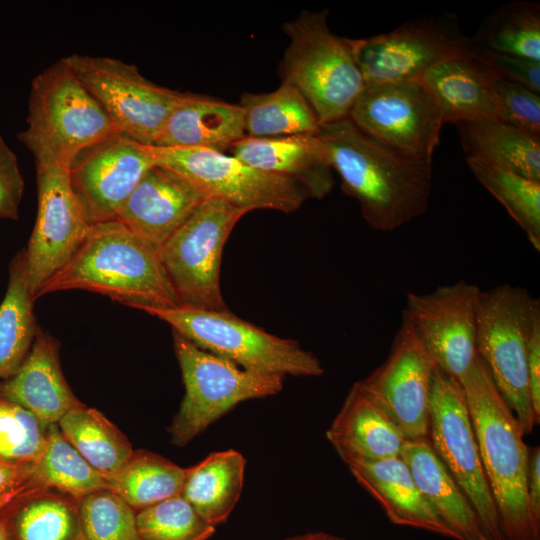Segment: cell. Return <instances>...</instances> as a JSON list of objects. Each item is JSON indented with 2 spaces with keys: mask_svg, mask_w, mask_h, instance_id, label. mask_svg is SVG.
I'll return each instance as SVG.
<instances>
[{
  "mask_svg": "<svg viewBox=\"0 0 540 540\" xmlns=\"http://www.w3.org/2000/svg\"><path fill=\"white\" fill-rule=\"evenodd\" d=\"M318 134L342 190L357 200L372 229L394 231L425 214L432 192V158L378 141L349 117L320 126Z\"/></svg>",
  "mask_w": 540,
  "mask_h": 540,
  "instance_id": "cell-1",
  "label": "cell"
},
{
  "mask_svg": "<svg viewBox=\"0 0 540 540\" xmlns=\"http://www.w3.org/2000/svg\"><path fill=\"white\" fill-rule=\"evenodd\" d=\"M85 290L149 311L180 305L159 250L118 220L91 225L74 254L40 289L43 295Z\"/></svg>",
  "mask_w": 540,
  "mask_h": 540,
  "instance_id": "cell-2",
  "label": "cell"
},
{
  "mask_svg": "<svg viewBox=\"0 0 540 540\" xmlns=\"http://www.w3.org/2000/svg\"><path fill=\"white\" fill-rule=\"evenodd\" d=\"M459 383L506 540H540L528 504L529 448L517 418L479 356Z\"/></svg>",
  "mask_w": 540,
  "mask_h": 540,
  "instance_id": "cell-3",
  "label": "cell"
},
{
  "mask_svg": "<svg viewBox=\"0 0 540 540\" xmlns=\"http://www.w3.org/2000/svg\"><path fill=\"white\" fill-rule=\"evenodd\" d=\"M328 14L304 10L284 24L289 45L278 69L282 83L295 86L309 102L320 126L348 117L365 87L351 38L331 32Z\"/></svg>",
  "mask_w": 540,
  "mask_h": 540,
  "instance_id": "cell-4",
  "label": "cell"
},
{
  "mask_svg": "<svg viewBox=\"0 0 540 540\" xmlns=\"http://www.w3.org/2000/svg\"><path fill=\"white\" fill-rule=\"evenodd\" d=\"M26 123L18 140L34 160L53 158L67 164L83 148L116 132L65 57L33 78Z\"/></svg>",
  "mask_w": 540,
  "mask_h": 540,
  "instance_id": "cell-5",
  "label": "cell"
},
{
  "mask_svg": "<svg viewBox=\"0 0 540 540\" xmlns=\"http://www.w3.org/2000/svg\"><path fill=\"white\" fill-rule=\"evenodd\" d=\"M539 300L520 286L502 284L481 291L477 307L476 348L523 434L539 424L531 402L527 347Z\"/></svg>",
  "mask_w": 540,
  "mask_h": 540,
  "instance_id": "cell-6",
  "label": "cell"
},
{
  "mask_svg": "<svg viewBox=\"0 0 540 540\" xmlns=\"http://www.w3.org/2000/svg\"><path fill=\"white\" fill-rule=\"evenodd\" d=\"M146 313L166 322L199 348L250 371L313 377L324 372L319 359L297 341L270 334L229 310L179 305Z\"/></svg>",
  "mask_w": 540,
  "mask_h": 540,
  "instance_id": "cell-7",
  "label": "cell"
},
{
  "mask_svg": "<svg viewBox=\"0 0 540 540\" xmlns=\"http://www.w3.org/2000/svg\"><path fill=\"white\" fill-rule=\"evenodd\" d=\"M173 344L185 387L168 428L177 447L186 446L238 403L271 396L283 388L284 376L244 369L174 331Z\"/></svg>",
  "mask_w": 540,
  "mask_h": 540,
  "instance_id": "cell-8",
  "label": "cell"
},
{
  "mask_svg": "<svg viewBox=\"0 0 540 540\" xmlns=\"http://www.w3.org/2000/svg\"><path fill=\"white\" fill-rule=\"evenodd\" d=\"M246 213L222 198L207 196L162 245L160 257L180 305L229 310L220 288L222 252Z\"/></svg>",
  "mask_w": 540,
  "mask_h": 540,
  "instance_id": "cell-9",
  "label": "cell"
},
{
  "mask_svg": "<svg viewBox=\"0 0 540 540\" xmlns=\"http://www.w3.org/2000/svg\"><path fill=\"white\" fill-rule=\"evenodd\" d=\"M65 59L115 131L146 146L156 143L186 93L151 82L136 65L120 59L79 53Z\"/></svg>",
  "mask_w": 540,
  "mask_h": 540,
  "instance_id": "cell-10",
  "label": "cell"
},
{
  "mask_svg": "<svg viewBox=\"0 0 540 540\" xmlns=\"http://www.w3.org/2000/svg\"><path fill=\"white\" fill-rule=\"evenodd\" d=\"M428 439L475 510L486 538L506 540L484 473L462 386L437 366L430 392Z\"/></svg>",
  "mask_w": 540,
  "mask_h": 540,
  "instance_id": "cell-11",
  "label": "cell"
},
{
  "mask_svg": "<svg viewBox=\"0 0 540 540\" xmlns=\"http://www.w3.org/2000/svg\"><path fill=\"white\" fill-rule=\"evenodd\" d=\"M157 165L184 176L207 196L222 198L250 212L299 209L309 197L296 181L251 167L234 156L206 148L150 146Z\"/></svg>",
  "mask_w": 540,
  "mask_h": 540,
  "instance_id": "cell-12",
  "label": "cell"
},
{
  "mask_svg": "<svg viewBox=\"0 0 540 540\" xmlns=\"http://www.w3.org/2000/svg\"><path fill=\"white\" fill-rule=\"evenodd\" d=\"M355 61L366 84L419 80L448 59L473 53L454 14L422 17L368 38L351 39Z\"/></svg>",
  "mask_w": 540,
  "mask_h": 540,
  "instance_id": "cell-13",
  "label": "cell"
},
{
  "mask_svg": "<svg viewBox=\"0 0 540 540\" xmlns=\"http://www.w3.org/2000/svg\"><path fill=\"white\" fill-rule=\"evenodd\" d=\"M38 208L25 250L26 272L35 300L42 286L77 252L89 223L73 191L69 164L35 160Z\"/></svg>",
  "mask_w": 540,
  "mask_h": 540,
  "instance_id": "cell-14",
  "label": "cell"
},
{
  "mask_svg": "<svg viewBox=\"0 0 540 540\" xmlns=\"http://www.w3.org/2000/svg\"><path fill=\"white\" fill-rule=\"evenodd\" d=\"M348 117L365 134L404 152L432 158L442 113L419 80L366 84Z\"/></svg>",
  "mask_w": 540,
  "mask_h": 540,
  "instance_id": "cell-15",
  "label": "cell"
},
{
  "mask_svg": "<svg viewBox=\"0 0 540 540\" xmlns=\"http://www.w3.org/2000/svg\"><path fill=\"white\" fill-rule=\"evenodd\" d=\"M481 291L476 284L461 279L428 293L406 295L403 314L435 365L458 382L478 356L476 324Z\"/></svg>",
  "mask_w": 540,
  "mask_h": 540,
  "instance_id": "cell-16",
  "label": "cell"
},
{
  "mask_svg": "<svg viewBox=\"0 0 540 540\" xmlns=\"http://www.w3.org/2000/svg\"><path fill=\"white\" fill-rule=\"evenodd\" d=\"M435 363L402 313L385 361L357 382L406 441L428 438L429 402Z\"/></svg>",
  "mask_w": 540,
  "mask_h": 540,
  "instance_id": "cell-17",
  "label": "cell"
},
{
  "mask_svg": "<svg viewBox=\"0 0 540 540\" xmlns=\"http://www.w3.org/2000/svg\"><path fill=\"white\" fill-rule=\"evenodd\" d=\"M153 165L150 146L118 132L79 151L69 164L70 181L89 225L116 219Z\"/></svg>",
  "mask_w": 540,
  "mask_h": 540,
  "instance_id": "cell-18",
  "label": "cell"
},
{
  "mask_svg": "<svg viewBox=\"0 0 540 540\" xmlns=\"http://www.w3.org/2000/svg\"><path fill=\"white\" fill-rule=\"evenodd\" d=\"M206 197L184 176L155 164L124 201L116 220L160 250Z\"/></svg>",
  "mask_w": 540,
  "mask_h": 540,
  "instance_id": "cell-19",
  "label": "cell"
},
{
  "mask_svg": "<svg viewBox=\"0 0 540 540\" xmlns=\"http://www.w3.org/2000/svg\"><path fill=\"white\" fill-rule=\"evenodd\" d=\"M230 149L232 156L251 167L296 181L309 197L320 199L333 187L332 168L318 133L266 138L245 135Z\"/></svg>",
  "mask_w": 540,
  "mask_h": 540,
  "instance_id": "cell-20",
  "label": "cell"
},
{
  "mask_svg": "<svg viewBox=\"0 0 540 540\" xmlns=\"http://www.w3.org/2000/svg\"><path fill=\"white\" fill-rule=\"evenodd\" d=\"M59 342L38 327L31 350L18 371L0 382V395L33 413L45 425L57 424L82 403L68 385L60 364Z\"/></svg>",
  "mask_w": 540,
  "mask_h": 540,
  "instance_id": "cell-21",
  "label": "cell"
},
{
  "mask_svg": "<svg viewBox=\"0 0 540 540\" xmlns=\"http://www.w3.org/2000/svg\"><path fill=\"white\" fill-rule=\"evenodd\" d=\"M493 77L494 71L472 53L437 64L419 81L438 105L444 124L482 119L502 121Z\"/></svg>",
  "mask_w": 540,
  "mask_h": 540,
  "instance_id": "cell-22",
  "label": "cell"
},
{
  "mask_svg": "<svg viewBox=\"0 0 540 540\" xmlns=\"http://www.w3.org/2000/svg\"><path fill=\"white\" fill-rule=\"evenodd\" d=\"M349 470L359 485L382 507L389 521L457 540L418 489L410 469L398 457L353 462Z\"/></svg>",
  "mask_w": 540,
  "mask_h": 540,
  "instance_id": "cell-23",
  "label": "cell"
},
{
  "mask_svg": "<svg viewBox=\"0 0 540 540\" xmlns=\"http://www.w3.org/2000/svg\"><path fill=\"white\" fill-rule=\"evenodd\" d=\"M326 437L347 465L398 457L406 442L357 382L346 395Z\"/></svg>",
  "mask_w": 540,
  "mask_h": 540,
  "instance_id": "cell-24",
  "label": "cell"
},
{
  "mask_svg": "<svg viewBox=\"0 0 540 540\" xmlns=\"http://www.w3.org/2000/svg\"><path fill=\"white\" fill-rule=\"evenodd\" d=\"M245 135L244 111L239 104L186 92L153 146L223 152Z\"/></svg>",
  "mask_w": 540,
  "mask_h": 540,
  "instance_id": "cell-25",
  "label": "cell"
},
{
  "mask_svg": "<svg viewBox=\"0 0 540 540\" xmlns=\"http://www.w3.org/2000/svg\"><path fill=\"white\" fill-rule=\"evenodd\" d=\"M430 507L457 540H488L469 500L428 438L406 441L400 453Z\"/></svg>",
  "mask_w": 540,
  "mask_h": 540,
  "instance_id": "cell-26",
  "label": "cell"
},
{
  "mask_svg": "<svg viewBox=\"0 0 540 540\" xmlns=\"http://www.w3.org/2000/svg\"><path fill=\"white\" fill-rule=\"evenodd\" d=\"M0 517L9 540H85L78 501L53 489L28 485Z\"/></svg>",
  "mask_w": 540,
  "mask_h": 540,
  "instance_id": "cell-27",
  "label": "cell"
},
{
  "mask_svg": "<svg viewBox=\"0 0 540 540\" xmlns=\"http://www.w3.org/2000/svg\"><path fill=\"white\" fill-rule=\"evenodd\" d=\"M455 126L467 158L540 181V136L493 119L463 121Z\"/></svg>",
  "mask_w": 540,
  "mask_h": 540,
  "instance_id": "cell-28",
  "label": "cell"
},
{
  "mask_svg": "<svg viewBox=\"0 0 540 540\" xmlns=\"http://www.w3.org/2000/svg\"><path fill=\"white\" fill-rule=\"evenodd\" d=\"M246 460L235 450L209 454L187 468L180 496L209 524L227 520L243 488Z\"/></svg>",
  "mask_w": 540,
  "mask_h": 540,
  "instance_id": "cell-29",
  "label": "cell"
},
{
  "mask_svg": "<svg viewBox=\"0 0 540 540\" xmlns=\"http://www.w3.org/2000/svg\"><path fill=\"white\" fill-rule=\"evenodd\" d=\"M27 279L24 248L9 264L5 296L0 304V382L21 367L33 345L38 326Z\"/></svg>",
  "mask_w": 540,
  "mask_h": 540,
  "instance_id": "cell-30",
  "label": "cell"
},
{
  "mask_svg": "<svg viewBox=\"0 0 540 540\" xmlns=\"http://www.w3.org/2000/svg\"><path fill=\"white\" fill-rule=\"evenodd\" d=\"M239 105L244 111L245 134L254 138L317 134L320 124L313 108L293 85L282 83L268 93L245 92Z\"/></svg>",
  "mask_w": 540,
  "mask_h": 540,
  "instance_id": "cell-31",
  "label": "cell"
},
{
  "mask_svg": "<svg viewBox=\"0 0 540 540\" xmlns=\"http://www.w3.org/2000/svg\"><path fill=\"white\" fill-rule=\"evenodd\" d=\"M185 473L186 469L158 454L137 450L105 479L107 489L138 512L180 496Z\"/></svg>",
  "mask_w": 540,
  "mask_h": 540,
  "instance_id": "cell-32",
  "label": "cell"
},
{
  "mask_svg": "<svg viewBox=\"0 0 540 540\" xmlns=\"http://www.w3.org/2000/svg\"><path fill=\"white\" fill-rule=\"evenodd\" d=\"M66 440L104 477L117 471L133 454L127 437L100 411L83 403L57 423Z\"/></svg>",
  "mask_w": 540,
  "mask_h": 540,
  "instance_id": "cell-33",
  "label": "cell"
},
{
  "mask_svg": "<svg viewBox=\"0 0 540 540\" xmlns=\"http://www.w3.org/2000/svg\"><path fill=\"white\" fill-rule=\"evenodd\" d=\"M27 483L59 491L77 501L107 489L105 477L66 440L57 424L48 427L46 446L32 465Z\"/></svg>",
  "mask_w": 540,
  "mask_h": 540,
  "instance_id": "cell-34",
  "label": "cell"
},
{
  "mask_svg": "<svg viewBox=\"0 0 540 540\" xmlns=\"http://www.w3.org/2000/svg\"><path fill=\"white\" fill-rule=\"evenodd\" d=\"M473 42L491 51L540 62V5L515 1L499 6L480 24Z\"/></svg>",
  "mask_w": 540,
  "mask_h": 540,
  "instance_id": "cell-35",
  "label": "cell"
},
{
  "mask_svg": "<svg viewBox=\"0 0 540 540\" xmlns=\"http://www.w3.org/2000/svg\"><path fill=\"white\" fill-rule=\"evenodd\" d=\"M467 164L490 194L525 232L531 245L540 250V181L525 178L475 158Z\"/></svg>",
  "mask_w": 540,
  "mask_h": 540,
  "instance_id": "cell-36",
  "label": "cell"
},
{
  "mask_svg": "<svg viewBox=\"0 0 540 540\" xmlns=\"http://www.w3.org/2000/svg\"><path fill=\"white\" fill-rule=\"evenodd\" d=\"M136 524L141 540H207L215 533L181 496L136 512Z\"/></svg>",
  "mask_w": 540,
  "mask_h": 540,
  "instance_id": "cell-37",
  "label": "cell"
},
{
  "mask_svg": "<svg viewBox=\"0 0 540 540\" xmlns=\"http://www.w3.org/2000/svg\"><path fill=\"white\" fill-rule=\"evenodd\" d=\"M49 426L0 395V462L33 465L44 451Z\"/></svg>",
  "mask_w": 540,
  "mask_h": 540,
  "instance_id": "cell-38",
  "label": "cell"
},
{
  "mask_svg": "<svg viewBox=\"0 0 540 540\" xmlns=\"http://www.w3.org/2000/svg\"><path fill=\"white\" fill-rule=\"evenodd\" d=\"M78 512L85 540H141L136 511L108 489L80 499Z\"/></svg>",
  "mask_w": 540,
  "mask_h": 540,
  "instance_id": "cell-39",
  "label": "cell"
},
{
  "mask_svg": "<svg viewBox=\"0 0 540 540\" xmlns=\"http://www.w3.org/2000/svg\"><path fill=\"white\" fill-rule=\"evenodd\" d=\"M493 86L501 107L502 121L540 136V94L495 72Z\"/></svg>",
  "mask_w": 540,
  "mask_h": 540,
  "instance_id": "cell-40",
  "label": "cell"
},
{
  "mask_svg": "<svg viewBox=\"0 0 540 540\" xmlns=\"http://www.w3.org/2000/svg\"><path fill=\"white\" fill-rule=\"evenodd\" d=\"M473 56L497 75L540 94V62L491 51L476 44Z\"/></svg>",
  "mask_w": 540,
  "mask_h": 540,
  "instance_id": "cell-41",
  "label": "cell"
},
{
  "mask_svg": "<svg viewBox=\"0 0 540 540\" xmlns=\"http://www.w3.org/2000/svg\"><path fill=\"white\" fill-rule=\"evenodd\" d=\"M24 178L14 151L0 134V219L17 220Z\"/></svg>",
  "mask_w": 540,
  "mask_h": 540,
  "instance_id": "cell-42",
  "label": "cell"
},
{
  "mask_svg": "<svg viewBox=\"0 0 540 540\" xmlns=\"http://www.w3.org/2000/svg\"><path fill=\"white\" fill-rule=\"evenodd\" d=\"M527 351L531 402L534 414L540 421V315L535 318L532 324Z\"/></svg>",
  "mask_w": 540,
  "mask_h": 540,
  "instance_id": "cell-43",
  "label": "cell"
},
{
  "mask_svg": "<svg viewBox=\"0 0 540 540\" xmlns=\"http://www.w3.org/2000/svg\"><path fill=\"white\" fill-rule=\"evenodd\" d=\"M527 495L531 517L540 528V448H529Z\"/></svg>",
  "mask_w": 540,
  "mask_h": 540,
  "instance_id": "cell-44",
  "label": "cell"
},
{
  "mask_svg": "<svg viewBox=\"0 0 540 540\" xmlns=\"http://www.w3.org/2000/svg\"><path fill=\"white\" fill-rule=\"evenodd\" d=\"M32 465H12L0 462V492L27 483Z\"/></svg>",
  "mask_w": 540,
  "mask_h": 540,
  "instance_id": "cell-45",
  "label": "cell"
},
{
  "mask_svg": "<svg viewBox=\"0 0 540 540\" xmlns=\"http://www.w3.org/2000/svg\"><path fill=\"white\" fill-rule=\"evenodd\" d=\"M283 540H346L344 538L331 535L325 532H308L296 536H291Z\"/></svg>",
  "mask_w": 540,
  "mask_h": 540,
  "instance_id": "cell-46",
  "label": "cell"
},
{
  "mask_svg": "<svg viewBox=\"0 0 540 540\" xmlns=\"http://www.w3.org/2000/svg\"><path fill=\"white\" fill-rule=\"evenodd\" d=\"M28 486L27 483L15 488L0 492V511L22 490Z\"/></svg>",
  "mask_w": 540,
  "mask_h": 540,
  "instance_id": "cell-47",
  "label": "cell"
},
{
  "mask_svg": "<svg viewBox=\"0 0 540 540\" xmlns=\"http://www.w3.org/2000/svg\"><path fill=\"white\" fill-rule=\"evenodd\" d=\"M0 540H9L8 534L5 529L4 522L0 517Z\"/></svg>",
  "mask_w": 540,
  "mask_h": 540,
  "instance_id": "cell-48",
  "label": "cell"
}]
</instances>
